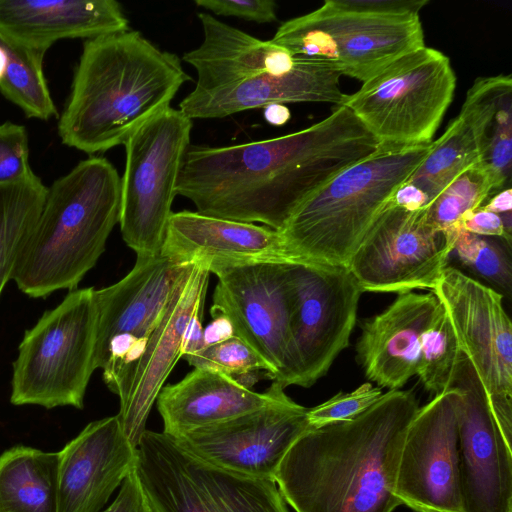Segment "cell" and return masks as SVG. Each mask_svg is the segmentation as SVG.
Instances as JSON below:
<instances>
[{"instance_id":"obj_33","label":"cell","mask_w":512,"mask_h":512,"mask_svg":"<svg viewBox=\"0 0 512 512\" xmlns=\"http://www.w3.org/2000/svg\"><path fill=\"white\" fill-rule=\"evenodd\" d=\"M511 245L499 238L485 237L455 227L453 251L460 263L491 284L502 295L511 296Z\"/></svg>"},{"instance_id":"obj_4","label":"cell","mask_w":512,"mask_h":512,"mask_svg":"<svg viewBox=\"0 0 512 512\" xmlns=\"http://www.w3.org/2000/svg\"><path fill=\"white\" fill-rule=\"evenodd\" d=\"M121 178L110 161L90 157L48 187L42 212L12 279L32 298L77 289L120 220Z\"/></svg>"},{"instance_id":"obj_19","label":"cell","mask_w":512,"mask_h":512,"mask_svg":"<svg viewBox=\"0 0 512 512\" xmlns=\"http://www.w3.org/2000/svg\"><path fill=\"white\" fill-rule=\"evenodd\" d=\"M210 272L193 263L176 287L163 315L151 333L144 354L134 367L125 398L117 414L122 430L137 448L158 394L182 358L185 331L191 318L204 310Z\"/></svg>"},{"instance_id":"obj_27","label":"cell","mask_w":512,"mask_h":512,"mask_svg":"<svg viewBox=\"0 0 512 512\" xmlns=\"http://www.w3.org/2000/svg\"><path fill=\"white\" fill-rule=\"evenodd\" d=\"M202 43L184 53L183 60L197 72L194 91L236 84L264 73H285L298 57L271 40H260L208 13H199Z\"/></svg>"},{"instance_id":"obj_9","label":"cell","mask_w":512,"mask_h":512,"mask_svg":"<svg viewBox=\"0 0 512 512\" xmlns=\"http://www.w3.org/2000/svg\"><path fill=\"white\" fill-rule=\"evenodd\" d=\"M135 472L152 512H289L275 481L201 461L163 432L145 430Z\"/></svg>"},{"instance_id":"obj_44","label":"cell","mask_w":512,"mask_h":512,"mask_svg":"<svg viewBox=\"0 0 512 512\" xmlns=\"http://www.w3.org/2000/svg\"><path fill=\"white\" fill-rule=\"evenodd\" d=\"M482 209L498 214L499 216L509 214L512 210V190L506 188L494 194V196L485 205L481 206Z\"/></svg>"},{"instance_id":"obj_32","label":"cell","mask_w":512,"mask_h":512,"mask_svg":"<svg viewBox=\"0 0 512 512\" xmlns=\"http://www.w3.org/2000/svg\"><path fill=\"white\" fill-rule=\"evenodd\" d=\"M493 194L490 176L480 162L452 180L425 208L426 221L437 232L452 231L464 214L480 208Z\"/></svg>"},{"instance_id":"obj_13","label":"cell","mask_w":512,"mask_h":512,"mask_svg":"<svg viewBox=\"0 0 512 512\" xmlns=\"http://www.w3.org/2000/svg\"><path fill=\"white\" fill-rule=\"evenodd\" d=\"M287 271L297 385L308 388L348 347L363 291L345 266L297 261Z\"/></svg>"},{"instance_id":"obj_16","label":"cell","mask_w":512,"mask_h":512,"mask_svg":"<svg viewBox=\"0 0 512 512\" xmlns=\"http://www.w3.org/2000/svg\"><path fill=\"white\" fill-rule=\"evenodd\" d=\"M450 388L419 407L402 445L395 495L416 512H464L457 407Z\"/></svg>"},{"instance_id":"obj_24","label":"cell","mask_w":512,"mask_h":512,"mask_svg":"<svg viewBox=\"0 0 512 512\" xmlns=\"http://www.w3.org/2000/svg\"><path fill=\"white\" fill-rule=\"evenodd\" d=\"M509 89L510 74L474 80L459 114L432 142L429 154L407 181L420 188L429 203L458 175L482 159L499 100Z\"/></svg>"},{"instance_id":"obj_41","label":"cell","mask_w":512,"mask_h":512,"mask_svg":"<svg viewBox=\"0 0 512 512\" xmlns=\"http://www.w3.org/2000/svg\"><path fill=\"white\" fill-rule=\"evenodd\" d=\"M391 203L408 211H417L426 208L429 200L420 188L406 182L395 192Z\"/></svg>"},{"instance_id":"obj_7","label":"cell","mask_w":512,"mask_h":512,"mask_svg":"<svg viewBox=\"0 0 512 512\" xmlns=\"http://www.w3.org/2000/svg\"><path fill=\"white\" fill-rule=\"evenodd\" d=\"M96 330L95 289L69 291L25 332L13 363L10 402L82 409L96 369Z\"/></svg>"},{"instance_id":"obj_20","label":"cell","mask_w":512,"mask_h":512,"mask_svg":"<svg viewBox=\"0 0 512 512\" xmlns=\"http://www.w3.org/2000/svg\"><path fill=\"white\" fill-rule=\"evenodd\" d=\"M136 454L118 415L90 422L58 452L57 512H100Z\"/></svg>"},{"instance_id":"obj_45","label":"cell","mask_w":512,"mask_h":512,"mask_svg":"<svg viewBox=\"0 0 512 512\" xmlns=\"http://www.w3.org/2000/svg\"><path fill=\"white\" fill-rule=\"evenodd\" d=\"M290 117V110L284 104H271L264 107V118L271 125L282 126L289 121Z\"/></svg>"},{"instance_id":"obj_37","label":"cell","mask_w":512,"mask_h":512,"mask_svg":"<svg viewBox=\"0 0 512 512\" xmlns=\"http://www.w3.org/2000/svg\"><path fill=\"white\" fill-rule=\"evenodd\" d=\"M32 174L26 128L10 121L0 124V185L21 182Z\"/></svg>"},{"instance_id":"obj_23","label":"cell","mask_w":512,"mask_h":512,"mask_svg":"<svg viewBox=\"0 0 512 512\" xmlns=\"http://www.w3.org/2000/svg\"><path fill=\"white\" fill-rule=\"evenodd\" d=\"M341 75L329 65L299 58L288 72L264 73L221 88L192 90L179 104L190 119L224 118L271 104L322 102L341 106L347 94L340 88Z\"/></svg>"},{"instance_id":"obj_42","label":"cell","mask_w":512,"mask_h":512,"mask_svg":"<svg viewBox=\"0 0 512 512\" xmlns=\"http://www.w3.org/2000/svg\"><path fill=\"white\" fill-rule=\"evenodd\" d=\"M204 310L197 312L189 321L182 345V358L196 353L204 348L203 343V318Z\"/></svg>"},{"instance_id":"obj_2","label":"cell","mask_w":512,"mask_h":512,"mask_svg":"<svg viewBox=\"0 0 512 512\" xmlns=\"http://www.w3.org/2000/svg\"><path fill=\"white\" fill-rule=\"evenodd\" d=\"M412 390H388L353 419L311 428L282 459L274 481L295 512H393Z\"/></svg>"},{"instance_id":"obj_28","label":"cell","mask_w":512,"mask_h":512,"mask_svg":"<svg viewBox=\"0 0 512 512\" xmlns=\"http://www.w3.org/2000/svg\"><path fill=\"white\" fill-rule=\"evenodd\" d=\"M58 452L17 445L0 455V512H57Z\"/></svg>"},{"instance_id":"obj_15","label":"cell","mask_w":512,"mask_h":512,"mask_svg":"<svg viewBox=\"0 0 512 512\" xmlns=\"http://www.w3.org/2000/svg\"><path fill=\"white\" fill-rule=\"evenodd\" d=\"M452 245L426 221L425 208L390 203L365 235L347 268L363 292L402 294L434 288Z\"/></svg>"},{"instance_id":"obj_21","label":"cell","mask_w":512,"mask_h":512,"mask_svg":"<svg viewBox=\"0 0 512 512\" xmlns=\"http://www.w3.org/2000/svg\"><path fill=\"white\" fill-rule=\"evenodd\" d=\"M160 254L179 264L217 268L262 262L291 263L278 231L199 212H173Z\"/></svg>"},{"instance_id":"obj_39","label":"cell","mask_w":512,"mask_h":512,"mask_svg":"<svg viewBox=\"0 0 512 512\" xmlns=\"http://www.w3.org/2000/svg\"><path fill=\"white\" fill-rule=\"evenodd\" d=\"M457 225L467 232L499 238L511 245V234L506 231L501 217L481 207L464 214Z\"/></svg>"},{"instance_id":"obj_10","label":"cell","mask_w":512,"mask_h":512,"mask_svg":"<svg viewBox=\"0 0 512 512\" xmlns=\"http://www.w3.org/2000/svg\"><path fill=\"white\" fill-rule=\"evenodd\" d=\"M192 126V119L168 106L124 144L119 224L123 240L137 256L161 252Z\"/></svg>"},{"instance_id":"obj_40","label":"cell","mask_w":512,"mask_h":512,"mask_svg":"<svg viewBox=\"0 0 512 512\" xmlns=\"http://www.w3.org/2000/svg\"><path fill=\"white\" fill-rule=\"evenodd\" d=\"M100 512H152L134 469L126 476L113 503Z\"/></svg>"},{"instance_id":"obj_31","label":"cell","mask_w":512,"mask_h":512,"mask_svg":"<svg viewBox=\"0 0 512 512\" xmlns=\"http://www.w3.org/2000/svg\"><path fill=\"white\" fill-rule=\"evenodd\" d=\"M451 321L440 306L422 337L416 375L434 396L451 388L462 355Z\"/></svg>"},{"instance_id":"obj_43","label":"cell","mask_w":512,"mask_h":512,"mask_svg":"<svg viewBox=\"0 0 512 512\" xmlns=\"http://www.w3.org/2000/svg\"><path fill=\"white\" fill-rule=\"evenodd\" d=\"M212 318V321L203 329L204 348L225 341L235 335L232 324L226 317L216 315Z\"/></svg>"},{"instance_id":"obj_1","label":"cell","mask_w":512,"mask_h":512,"mask_svg":"<svg viewBox=\"0 0 512 512\" xmlns=\"http://www.w3.org/2000/svg\"><path fill=\"white\" fill-rule=\"evenodd\" d=\"M378 148L341 105L320 122L280 137L223 147L190 145L176 195L201 214L279 231L305 198Z\"/></svg>"},{"instance_id":"obj_6","label":"cell","mask_w":512,"mask_h":512,"mask_svg":"<svg viewBox=\"0 0 512 512\" xmlns=\"http://www.w3.org/2000/svg\"><path fill=\"white\" fill-rule=\"evenodd\" d=\"M427 0H326L289 19L271 41L294 56L323 62L362 83L425 46L419 17Z\"/></svg>"},{"instance_id":"obj_36","label":"cell","mask_w":512,"mask_h":512,"mask_svg":"<svg viewBox=\"0 0 512 512\" xmlns=\"http://www.w3.org/2000/svg\"><path fill=\"white\" fill-rule=\"evenodd\" d=\"M383 395L381 388L365 382L351 392H339L327 401L309 408L308 422L311 428L353 419L360 415Z\"/></svg>"},{"instance_id":"obj_29","label":"cell","mask_w":512,"mask_h":512,"mask_svg":"<svg viewBox=\"0 0 512 512\" xmlns=\"http://www.w3.org/2000/svg\"><path fill=\"white\" fill-rule=\"evenodd\" d=\"M48 187L34 173L0 185V295L45 203Z\"/></svg>"},{"instance_id":"obj_14","label":"cell","mask_w":512,"mask_h":512,"mask_svg":"<svg viewBox=\"0 0 512 512\" xmlns=\"http://www.w3.org/2000/svg\"><path fill=\"white\" fill-rule=\"evenodd\" d=\"M288 263L262 262L217 268L210 313L222 315L236 336L272 368V382L297 385L290 330Z\"/></svg>"},{"instance_id":"obj_25","label":"cell","mask_w":512,"mask_h":512,"mask_svg":"<svg viewBox=\"0 0 512 512\" xmlns=\"http://www.w3.org/2000/svg\"><path fill=\"white\" fill-rule=\"evenodd\" d=\"M129 30L115 0H0V33L47 52L62 39H93Z\"/></svg>"},{"instance_id":"obj_12","label":"cell","mask_w":512,"mask_h":512,"mask_svg":"<svg viewBox=\"0 0 512 512\" xmlns=\"http://www.w3.org/2000/svg\"><path fill=\"white\" fill-rule=\"evenodd\" d=\"M451 321L459 346L487 395L507 443L512 440V323L503 295L448 265L431 290Z\"/></svg>"},{"instance_id":"obj_11","label":"cell","mask_w":512,"mask_h":512,"mask_svg":"<svg viewBox=\"0 0 512 512\" xmlns=\"http://www.w3.org/2000/svg\"><path fill=\"white\" fill-rule=\"evenodd\" d=\"M192 265L172 262L161 254L137 256L120 281L95 290V367L102 369L106 386L120 401L151 333Z\"/></svg>"},{"instance_id":"obj_38","label":"cell","mask_w":512,"mask_h":512,"mask_svg":"<svg viewBox=\"0 0 512 512\" xmlns=\"http://www.w3.org/2000/svg\"><path fill=\"white\" fill-rule=\"evenodd\" d=\"M195 4L219 16H232L260 24L277 20V4L273 0H196Z\"/></svg>"},{"instance_id":"obj_18","label":"cell","mask_w":512,"mask_h":512,"mask_svg":"<svg viewBox=\"0 0 512 512\" xmlns=\"http://www.w3.org/2000/svg\"><path fill=\"white\" fill-rule=\"evenodd\" d=\"M451 388L457 407L464 512H512V451L491 412L484 387L462 353Z\"/></svg>"},{"instance_id":"obj_3","label":"cell","mask_w":512,"mask_h":512,"mask_svg":"<svg viewBox=\"0 0 512 512\" xmlns=\"http://www.w3.org/2000/svg\"><path fill=\"white\" fill-rule=\"evenodd\" d=\"M189 80L176 54L160 50L139 31L88 39L59 117V137L91 155L125 144Z\"/></svg>"},{"instance_id":"obj_22","label":"cell","mask_w":512,"mask_h":512,"mask_svg":"<svg viewBox=\"0 0 512 512\" xmlns=\"http://www.w3.org/2000/svg\"><path fill=\"white\" fill-rule=\"evenodd\" d=\"M439 306L433 292L411 291L365 319L356 351L366 377L379 388L397 390L416 375L421 340Z\"/></svg>"},{"instance_id":"obj_30","label":"cell","mask_w":512,"mask_h":512,"mask_svg":"<svg viewBox=\"0 0 512 512\" xmlns=\"http://www.w3.org/2000/svg\"><path fill=\"white\" fill-rule=\"evenodd\" d=\"M0 47L7 54V70L0 82L1 94L18 106L27 118L48 121L57 117L43 72L45 52L19 44L0 33Z\"/></svg>"},{"instance_id":"obj_8","label":"cell","mask_w":512,"mask_h":512,"mask_svg":"<svg viewBox=\"0 0 512 512\" xmlns=\"http://www.w3.org/2000/svg\"><path fill=\"white\" fill-rule=\"evenodd\" d=\"M456 88L450 59L423 46L392 61L347 94V107L379 146L406 147L432 142Z\"/></svg>"},{"instance_id":"obj_46","label":"cell","mask_w":512,"mask_h":512,"mask_svg":"<svg viewBox=\"0 0 512 512\" xmlns=\"http://www.w3.org/2000/svg\"><path fill=\"white\" fill-rule=\"evenodd\" d=\"M7 54L6 52L0 47V82L3 80L6 70H7Z\"/></svg>"},{"instance_id":"obj_34","label":"cell","mask_w":512,"mask_h":512,"mask_svg":"<svg viewBox=\"0 0 512 512\" xmlns=\"http://www.w3.org/2000/svg\"><path fill=\"white\" fill-rule=\"evenodd\" d=\"M183 358L194 368L222 373L248 388L262 377L273 378L270 365L236 335Z\"/></svg>"},{"instance_id":"obj_17","label":"cell","mask_w":512,"mask_h":512,"mask_svg":"<svg viewBox=\"0 0 512 512\" xmlns=\"http://www.w3.org/2000/svg\"><path fill=\"white\" fill-rule=\"evenodd\" d=\"M307 411L285 393L262 409L171 438L208 464L274 481L285 454L311 429Z\"/></svg>"},{"instance_id":"obj_5","label":"cell","mask_w":512,"mask_h":512,"mask_svg":"<svg viewBox=\"0 0 512 512\" xmlns=\"http://www.w3.org/2000/svg\"><path fill=\"white\" fill-rule=\"evenodd\" d=\"M432 142L379 146L311 193L278 231L289 258L347 267L395 192L427 157Z\"/></svg>"},{"instance_id":"obj_26","label":"cell","mask_w":512,"mask_h":512,"mask_svg":"<svg viewBox=\"0 0 512 512\" xmlns=\"http://www.w3.org/2000/svg\"><path fill=\"white\" fill-rule=\"evenodd\" d=\"M284 394L277 382L259 393L222 373L194 368L180 381L164 386L156 404L162 432L175 438L262 409Z\"/></svg>"},{"instance_id":"obj_35","label":"cell","mask_w":512,"mask_h":512,"mask_svg":"<svg viewBox=\"0 0 512 512\" xmlns=\"http://www.w3.org/2000/svg\"><path fill=\"white\" fill-rule=\"evenodd\" d=\"M488 172L493 193L509 188L512 167V89L500 98L485 152L479 161Z\"/></svg>"}]
</instances>
